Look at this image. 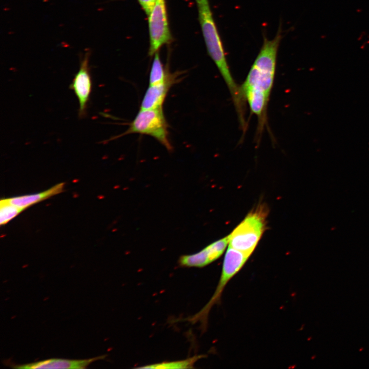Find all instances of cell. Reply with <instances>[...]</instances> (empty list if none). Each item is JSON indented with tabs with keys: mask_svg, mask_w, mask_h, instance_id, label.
Returning <instances> with one entry per match:
<instances>
[{
	"mask_svg": "<svg viewBox=\"0 0 369 369\" xmlns=\"http://www.w3.org/2000/svg\"><path fill=\"white\" fill-rule=\"evenodd\" d=\"M281 39V26L272 39L263 37L260 51L240 86L250 111L257 117L259 132L266 122L268 105L274 82L277 53Z\"/></svg>",
	"mask_w": 369,
	"mask_h": 369,
	"instance_id": "obj_1",
	"label": "cell"
},
{
	"mask_svg": "<svg viewBox=\"0 0 369 369\" xmlns=\"http://www.w3.org/2000/svg\"><path fill=\"white\" fill-rule=\"evenodd\" d=\"M198 19L208 53L215 64L232 96L237 113L245 111V101L240 86L231 72L223 44L215 23L209 0H195Z\"/></svg>",
	"mask_w": 369,
	"mask_h": 369,
	"instance_id": "obj_2",
	"label": "cell"
},
{
	"mask_svg": "<svg viewBox=\"0 0 369 369\" xmlns=\"http://www.w3.org/2000/svg\"><path fill=\"white\" fill-rule=\"evenodd\" d=\"M266 215L262 206L252 211L228 235L229 246L250 256L265 229Z\"/></svg>",
	"mask_w": 369,
	"mask_h": 369,
	"instance_id": "obj_3",
	"label": "cell"
},
{
	"mask_svg": "<svg viewBox=\"0 0 369 369\" xmlns=\"http://www.w3.org/2000/svg\"><path fill=\"white\" fill-rule=\"evenodd\" d=\"M250 256L229 246L223 259L221 275L214 293L209 302L196 314L185 319L193 324L200 322L204 331L212 308L220 302L222 292L229 281L242 269Z\"/></svg>",
	"mask_w": 369,
	"mask_h": 369,
	"instance_id": "obj_4",
	"label": "cell"
},
{
	"mask_svg": "<svg viewBox=\"0 0 369 369\" xmlns=\"http://www.w3.org/2000/svg\"><path fill=\"white\" fill-rule=\"evenodd\" d=\"M132 133L151 136L168 150L172 149L169 139L168 126L162 108L140 109L129 128L122 135Z\"/></svg>",
	"mask_w": 369,
	"mask_h": 369,
	"instance_id": "obj_5",
	"label": "cell"
},
{
	"mask_svg": "<svg viewBox=\"0 0 369 369\" xmlns=\"http://www.w3.org/2000/svg\"><path fill=\"white\" fill-rule=\"evenodd\" d=\"M149 33L148 54L154 55L173 39L170 31L166 0H157L148 16Z\"/></svg>",
	"mask_w": 369,
	"mask_h": 369,
	"instance_id": "obj_6",
	"label": "cell"
},
{
	"mask_svg": "<svg viewBox=\"0 0 369 369\" xmlns=\"http://www.w3.org/2000/svg\"><path fill=\"white\" fill-rule=\"evenodd\" d=\"M90 54L89 50L85 53L80 62L79 70L75 75L71 85L78 100L79 117H83L86 115L87 104L91 91L92 83L89 66Z\"/></svg>",
	"mask_w": 369,
	"mask_h": 369,
	"instance_id": "obj_7",
	"label": "cell"
},
{
	"mask_svg": "<svg viewBox=\"0 0 369 369\" xmlns=\"http://www.w3.org/2000/svg\"><path fill=\"white\" fill-rule=\"evenodd\" d=\"M229 241L228 236L211 243L196 253L182 255L178 259V264L183 267H204L221 256Z\"/></svg>",
	"mask_w": 369,
	"mask_h": 369,
	"instance_id": "obj_8",
	"label": "cell"
},
{
	"mask_svg": "<svg viewBox=\"0 0 369 369\" xmlns=\"http://www.w3.org/2000/svg\"><path fill=\"white\" fill-rule=\"evenodd\" d=\"M106 356H100L89 359L72 360L65 359H50L25 364H17L12 366L14 368H85L92 362L104 359Z\"/></svg>",
	"mask_w": 369,
	"mask_h": 369,
	"instance_id": "obj_9",
	"label": "cell"
},
{
	"mask_svg": "<svg viewBox=\"0 0 369 369\" xmlns=\"http://www.w3.org/2000/svg\"><path fill=\"white\" fill-rule=\"evenodd\" d=\"M176 76L169 74L163 83L149 85L143 97L140 109L148 110L162 108V105L168 92L175 81Z\"/></svg>",
	"mask_w": 369,
	"mask_h": 369,
	"instance_id": "obj_10",
	"label": "cell"
},
{
	"mask_svg": "<svg viewBox=\"0 0 369 369\" xmlns=\"http://www.w3.org/2000/svg\"><path fill=\"white\" fill-rule=\"evenodd\" d=\"M64 186L65 183L62 182L39 193L12 197L7 199L11 203L24 210L34 204L61 193L64 189Z\"/></svg>",
	"mask_w": 369,
	"mask_h": 369,
	"instance_id": "obj_11",
	"label": "cell"
},
{
	"mask_svg": "<svg viewBox=\"0 0 369 369\" xmlns=\"http://www.w3.org/2000/svg\"><path fill=\"white\" fill-rule=\"evenodd\" d=\"M204 355H196L187 359L168 362H162L145 366L138 367L140 368L152 369H175V368H192L195 363L199 359L204 357Z\"/></svg>",
	"mask_w": 369,
	"mask_h": 369,
	"instance_id": "obj_12",
	"label": "cell"
},
{
	"mask_svg": "<svg viewBox=\"0 0 369 369\" xmlns=\"http://www.w3.org/2000/svg\"><path fill=\"white\" fill-rule=\"evenodd\" d=\"M154 55L149 76V85L162 83L167 79L169 75L161 62L159 51Z\"/></svg>",
	"mask_w": 369,
	"mask_h": 369,
	"instance_id": "obj_13",
	"label": "cell"
},
{
	"mask_svg": "<svg viewBox=\"0 0 369 369\" xmlns=\"http://www.w3.org/2000/svg\"><path fill=\"white\" fill-rule=\"evenodd\" d=\"M24 210L11 203L7 198L0 201V224L4 225L17 216Z\"/></svg>",
	"mask_w": 369,
	"mask_h": 369,
	"instance_id": "obj_14",
	"label": "cell"
},
{
	"mask_svg": "<svg viewBox=\"0 0 369 369\" xmlns=\"http://www.w3.org/2000/svg\"><path fill=\"white\" fill-rule=\"evenodd\" d=\"M145 14L148 16L157 0H137Z\"/></svg>",
	"mask_w": 369,
	"mask_h": 369,
	"instance_id": "obj_15",
	"label": "cell"
},
{
	"mask_svg": "<svg viewBox=\"0 0 369 369\" xmlns=\"http://www.w3.org/2000/svg\"><path fill=\"white\" fill-rule=\"evenodd\" d=\"M363 350V347H361V348H360V349H359V351H360H360H362Z\"/></svg>",
	"mask_w": 369,
	"mask_h": 369,
	"instance_id": "obj_16",
	"label": "cell"
}]
</instances>
